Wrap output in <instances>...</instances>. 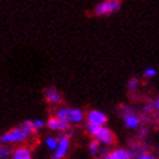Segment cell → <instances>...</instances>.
Returning a JSON list of instances; mask_svg holds the SVG:
<instances>
[{
    "mask_svg": "<svg viewBox=\"0 0 159 159\" xmlns=\"http://www.w3.org/2000/svg\"><path fill=\"white\" fill-rule=\"evenodd\" d=\"M136 159H158L155 155H153V154H150V153H144V154H141L140 157H137Z\"/></svg>",
    "mask_w": 159,
    "mask_h": 159,
    "instance_id": "d6986e66",
    "label": "cell"
},
{
    "mask_svg": "<svg viewBox=\"0 0 159 159\" xmlns=\"http://www.w3.org/2000/svg\"><path fill=\"white\" fill-rule=\"evenodd\" d=\"M122 116H123L124 125L129 129H137L141 124V119L133 113H127V114H123Z\"/></svg>",
    "mask_w": 159,
    "mask_h": 159,
    "instance_id": "9c48e42d",
    "label": "cell"
},
{
    "mask_svg": "<svg viewBox=\"0 0 159 159\" xmlns=\"http://www.w3.org/2000/svg\"><path fill=\"white\" fill-rule=\"evenodd\" d=\"M87 120L88 123H92V124H96V125H100V127H105V124L107 123V116L105 113H102L100 110H89L87 113Z\"/></svg>",
    "mask_w": 159,
    "mask_h": 159,
    "instance_id": "52a82bcc",
    "label": "cell"
},
{
    "mask_svg": "<svg viewBox=\"0 0 159 159\" xmlns=\"http://www.w3.org/2000/svg\"><path fill=\"white\" fill-rule=\"evenodd\" d=\"M36 133L34 128L33 120H25L21 125L13 127L12 129L4 132L0 136V144L3 145H14V144H23L26 142L31 136Z\"/></svg>",
    "mask_w": 159,
    "mask_h": 159,
    "instance_id": "6da1fadb",
    "label": "cell"
},
{
    "mask_svg": "<svg viewBox=\"0 0 159 159\" xmlns=\"http://www.w3.org/2000/svg\"><path fill=\"white\" fill-rule=\"evenodd\" d=\"M155 75H157V69H154V67H148L144 70V78H146V79H152Z\"/></svg>",
    "mask_w": 159,
    "mask_h": 159,
    "instance_id": "e0dca14e",
    "label": "cell"
},
{
    "mask_svg": "<svg viewBox=\"0 0 159 159\" xmlns=\"http://www.w3.org/2000/svg\"><path fill=\"white\" fill-rule=\"evenodd\" d=\"M85 128H87V132H88V133L91 134V136L94 139V137H96V134L98 133V131H100L101 127H100V125H96V124H92V123H88V122H87Z\"/></svg>",
    "mask_w": 159,
    "mask_h": 159,
    "instance_id": "9a60e30c",
    "label": "cell"
},
{
    "mask_svg": "<svg viewBox=\"0 0 159 159\" xmlns=\"http://www.w3.org/2000/svg\"><path fill=\"white\" fill-rule=\"evenodd\" d=\"M44 96L48 104L51 105H58L62 101V94L58 92V89H56L54 87H49L44 91Z\"/></svg>",
    "mask_w": 159,
    "mask_h": 159,
    "instance_id": "ba28073f",
    "label": "cell"
},
{
    "mask_svg": "<svg viewBox=\"0 0 159 159\" xmlns=\"http://www.w3.org/2000/svg\"><path fill=\"white\" fill-rule=\"evenodd\" d=\"M154 106H155V110H158V111H159V97L154 101Z\"/></svg>",
    "mask_w": 159,
    "mask_h": 159,
    "instance_id": "7402d4cb",
    "label": "cell"
},
{
    "mask_svg": "<svg viewBox=\"0 0 159 159\" xmlns=\"http://www.w3.org/2000/svg\"><path fill=\"white\" fill-rule=\"evenodd\" d=\"M120 2L118 0H105V2H101L100 4L96 5V8L93 9V13L98 16V17H102V16H109L114 12H118L120 9Z\"/></svg>",
    "mask_w": 159,
    "mask_h": 159,
    "instance_id": "3957f363",
    "label": "cell"
},
{
    "mask_svg": "<svg viewBox=\"0 0 159 159\" xmlns=\"http://www.w3.org/2000/svg\"><path fill=\"white\" fill-rule=\"evenodd\" d=\"M144 110H145V111H148V113H152L153 110H155L154 101H152V102H149V104H146V105L144 106Z\"/></svg>",
    "mask_w": 159,
    "mask_h": 159,
    "instance_id": "ffe728a7",
    "label": "cell"
},
{
    "mask_svg": "<svg viewBox=\"0 0 159 159\" xmlns=\"http://www.w3.org/2000/svg\"><path fill=\"white\" fill-rule=\"evenodd\" d=\"M101 152H102L101 144H100L98 141H96V140H92L89 142V154L92 157H94V158H97V157H100Z\"/></svg>",
    "mask_w": 159,
    "mask_h": 159,
    "instance_id": "7c38bea8",
    "label": "cell"
},
{
    "mask_svg": "<svg viewBox=\"0 0 159 159\" xmlns=\"http://www.w3.org/2000/svg\"><path fill=\"white\" fill-rule=\"evenodd\" d=\"M45 146L48 148L51 152H54L56 149H57V146H58V139L57 137H54V136H48L45 139Z\"/></svg>",
    "mask_w": 159,
    "mask_h": 159,
    "instance_id": "5bb4252c",
    "label": "cell"
},
{
    "mask_svg": "<svg viewBox=\"0 0 159 159\" xmlns=\"http://www.w3.org/2000/svg\"><path fill=\"white\" fill-rule=\"evenodd\" d=\"M148 133H149V129H148V128H142V129L140 131V137H144V136H146Z\"/></svg>",
    "mask_w": 159,
    "mask_h": 159,
    "instance_id": "44dd1931",
    "label": "cell"
},
{
    "mask_svg": "<svg viewBox=\"0 0 159 159\" xmlns=\"http://www.w3.org/2000/svg\"><path fill=\"white\" fill-rule=\"evenodd\" d=\"M33 124H34V128L36 131H39V129H42L43 127L45 125V122L42 120V119H35V120H33Z\"/></svg>",
    "mask_w": 159,
    "mask_h": 159,
    "instance_id": "ac0fdd59",
    "label": "cell"
},
{
    "mask_svg": "<svg viewBox=\"0 0 159 159\" xmlns=\"http://www.w3.org/2000/svg\"><path fill=\"white\" fill-rule=\"evenodd\" d=\"M12 153L13 150L8 145L0 144V159H12Z\"/></svg>",
    "mask_w": 159,
    "mask_h": 159,
    "instance_id": "4fadbf2b",
    "label": "cell"
},
{
    "mask_svg": "<svg viewBox=\"0 0 159 159\" xmlns=\"http://www.w3.org/2000/svg\"><path fill=\"white\" fill-rule=\"evenodd\" d=\"M105 159H133V155L128 149H115L109 152Z\"/></svg>",
    "mask_w": 159,
    "mask_h": 159,
    "instance_id": "8fae6325",
    "label": "cell"
},
{
    "mask_svg": "<svg viewBox=\"0 0 159 159\" xmlns=\"http://www.w3.org/2000/svg\"><path fill=\"white\" fill-rule=\"evenodd\" d=\"M139 84H140V80H139L137 78H131L129 80H128V83H127V89H128L129 92L136 91Z\"/></svg>",
    "mask_w": 159,
    "mask_h": 159,
    "instance_id": "2e32d148",
    "label": "cell"
},
{
    "mask_svg": "<svg viewBox=\"0 0 159 159\" xmlns=\"http://www.w3.org/2000/svg\"><path fill=\"white\" fill-rule=\"evenodd\" d=\"M57 139H58V146L53 152L52 159H65L70 149V139L65 133H61Z\"/></svg>",
    "mask_w": 159,
    "mask_h": 159,
    "instance_id": "277c9868",
    "label": "cell"
},
{
    "mask_svg": "<svg viewBox=\"0 0 159 159\" xmlns=\"http://www.w3.org/2000/svg\"><path fill=\"white\" fill-rule=\"evenodd\" d=\"M93 140L98 141L101 145H105V146H110L113 145L115 142V136L111 129L106 128V127H101L98 133L96 134V137H94Z\"/></svg>",
    "mask_w": 159,
    "mask_h": 159,
    "instance_id": "8992f818",
    "label": "cell"
},
{
    "mask_svg": "<svg viewBox=\"0 0 159 159\" xmlns=\"http://www.w3.org/2000/svg\"><path fill=\"white\" fill-rule=\"evenodd\" d=\"M12 159H33V153L31 149L26 145H21L13 149L12 153Z\"/></svg>",
    "mask_w": 159,
    "mask_h": 159,
    "instance_id": "30bf717a",
    "label": "cell"
},
{
    "mask_svg": "<svg viewBox=\"0 0 159 159\" xmlns=\"http://www.w3.org/2000/svg\"><path fill=\"white\" fill-rule=\"evenodd\" d=\"M54 116H57L61 120L69 124H80L84 122V113L83 110L78 107H58L54 111Z\"/></svg>",
    "mask_w": 159,
    "mask_h": 159,
    "instance_id": "7a4b0ae2",
    "label": "cell"
},
{
    "mask_svg": "<svg viewBox=\"0 0 159 159\" xmlns=\"http://www.w3.org/2000/svg\"><path fill=\"white\" fill-rule=\"evenodd\" d=\"M45 125L47 128H49L51 131H54V132H61V133H66L69 129H70V124L61 120V119H58L57 116H49L48 120L45 122Z\"/></svg>",
    "mask_w": 159,
    "mask_h": 159,
    "instance_id": "5b68a950",
    "label": "cell"
}]
</instances>
